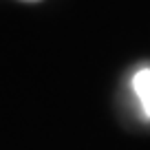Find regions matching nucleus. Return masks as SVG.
Listing matches in <instances>:
<instances>
[{"label": "nucleus", "mask_w": 150, "mask_h": 150, "mask_svg": "<svg viewBox=\"0 0 150 150\" xmlns=\"http://www.w3.org/2000/svg\"><path fill=\"white\" fill-rule=\"evenodd\" d=\"M132 86H135V93L139 95V102L144 106L146 115L150 117V69L139 71L132 80Z\"/></svg>", "instance_id": "nucleus-1"}]
</instances>
